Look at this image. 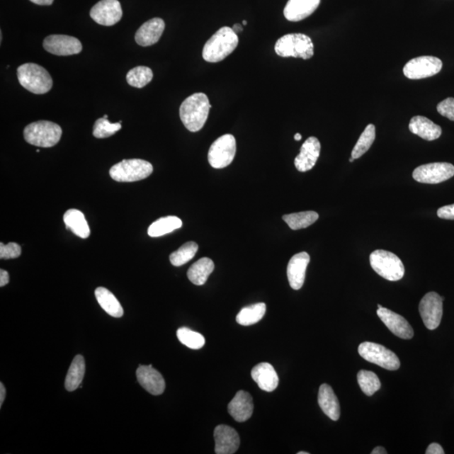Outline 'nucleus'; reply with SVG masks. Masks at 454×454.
I'll list each match as a JSON object with an SVG mask.
<instances>
[{
  "mask_svg": "<svg viewBox=\"0 0 454 454\" xmlns=\"http://www.w3.org/2000/svg\"><path fill=\"white\" fill-rule=\"evenodd\" d=\"M442 67L443 62L439 58L422 56L409 61L404 67L403 73L409 79H422L438 74Z\"/></svg>",
  "mask_w": 454,
  "mask_h": 454,
  "instance_id": "10",
  "label": "nucleus"
},
{
  "mask_svg": "<svg viewBox=\"0 0 454 454\" xmlns=\"http://www.w3.org/2000/svg\"><path fill=\"white\" fill-rule=\"evenodd\" d=\"M85 375V361L82 355H77L69 367L65 380V387L72 392L80 387Z\"/></svg>",
  "mask_w": 454,
  "mask_h": 454,
  "instance_id": "29",
  "label": "nucleus"
},
{
  "mask_svg": "<svg viewBox=\"0 0 454 454\" xmlns=\"http://www.w3.org/2000/svg\"><path fill=\"white\" fill-rule=\"evenodd\" d=\"M381 307H381V305H378V308H381Z\"/></svg>",
  "mask_w": 454,
  "mask_h": 454,
  "instance_id": "52",
  "label": "nucleus"
},
{
  "mask_svg": "<svg viewBox=\"0 0 454 454\" xmlns=\"http://www.w3.org/2000/svg\"><path fill=\"white\" fill-rule=\"evenodd\" d=\"M165 29V22L161 18H154L144 23L137 31L135 40L142 47H150L160 40Z\"/></svg>",
  "mask_w": 454,
  "mask_h": 454,
  "instance_id": "20",
  "label": "nucleus"
},
{
  "mask_svg": "<svg viewBox=\"0 0 454 454\" xmlns=\"http://www.w3.org/2000/svg\"><path fill=\"white\" fill-rule=\"evenodd\" d=\"M301 139H302V136L300 133H296L295 135V141H300Z\"/></svg>",
  "mask_w": 454,
  "mask_h": 454,
  "instance_id": "48",
  "label": "nucleus"
},
{
  "mask_svg": "<svg viewBox=\"0 0 454 454\" xmlns=\"http://www.w3.org/2000/svg\"><path fill=\"white\" fill-rule=\"evenodd\" d=\"M251 378L261 390L272 392L278 387V376L274 368L268 363H261L251 370Z\"/></svg>",
  "mask_w": 454,
  "mask_h": 454,
  "instance_id": "23",
  "label": "nucleus"
},
{
  "mask_svg": "<svg viewBox=\"0 0 454 454\" xmlns=\"http://www.w3.org/2000/svg\"><path fill=\"white\" fill-rule=\"evenodd\" d=\"M199 246L194 242H188L170 255V262L175 267H181L195 257Z\"/></svg>",
  "mask_w": 454,
  "mask_h": 454,
  "instance_id": "35",
  "label": "nucleus"
},
{
  "mask_svg": "<svg viewBox=\"0 0 454 454\" xmlns=\"http://www.w3.org/2000/svg\"><path fill=\"white\" fill-rule=\"evenodd\" d=\"M10 282V276L8 273L4 269L0 271V287L6 286Z\"/></svg>",
  "mask_w": 454,
  "mask_h": 454,
  "instance_id": "43",
  "label": "nucleus"
},
{
  "mask_svg": "<svg viewBox=\"0 0 454 454\" xmlns=\"http://www.w3.org/2000/svg\"><path fill=\"white\" fill-rule=\"evenodd\" d=\"M409 130L426 141L437 140L442 135V128L438 125L421 115L413 117L409 124Z\"/></svg>",
  "mask_w": 454,
  "mask_h": 454,
  "instance_id": "24",
  "label": "nucleus"
},
{
  "mask_svg": "<svg viewBox=\"0 0 454 454\" xmlns=\"http://www.w3.org/2000/svg\"><path fill=\"white\" fill-rule=\"evenodd\" d=\"M215 452L217 454H233L240 447V437L235 429L226 425H220L214 431Z\"/></svg>",
  "mask_w": 454,
  "mask_h": 454,
  "instance_id": "16",
  "label": "nucleus"
},
{
  "mask_svg": "<svg viewBox=\"0 0 454 454\" xmlns=\"http://www.w3.org/2000/svg\"><path fill=\"white\" fill-rule=\"evenodd\" d=\"M62 130L52 121L40 120L27 125L24 130L26 142L35 147H52L59 142Z\"/></svg>",
  "mask_w": 454,
  "mask_h": 454,
  "instance_id": "4",
  "label": "nucleus"
},
{
  "mask_svg": "<svg viewBox=\"0 0 454 454\" xmlns=\"http://www.w3.org/2000/svg\"><path fill=\"white\" fill-rule=\"evenodd\" d=\"M30 1L38 6H51L54 0H30Z\"/></svg>",
  "mask_w": 454,
  "mask_h": 454,
  "instance_id": "45",
  "label": "nucleus"
},
{
  "mask_svg": "<svg viewBox=\"0 0 454 454\" xmlns=\"http://www.w3.org/2000/svg\"><path fill=\"white\" fill-rule=\"evenodd\" d=\"M298 454H309L308 452H299Z\"/></svg>",
  "mask_w": 454,
  "mask_h": 454,
  "instance_id": "50",
  "label": "nucleus"
},
{
  "mask_svg": "<svg viewBox=\"0 0 454 454\" xmlns=\"http://www.w3.org/2000/svg\"><path fill=\"white\" fill-rule=\"evenodd\" d=\"M17 77L22 87L35 94L47 93L52 88L51 75L38 64H22L18 67Z\"/></svg>",
  "mask_w": 454,
  "mask_h": 454,
  "instance_id": "3",
  "label": "nucleus"
},
{
  "mask_svg": "<svg viewBox=\"0 0 454 454\" xmlns=\"http://www.w3.org/2000/svg\"><path fill=\"white\" fill-rule=\"evenodd\" d=\"M183 222L176 217H166L157 220L148 228V235L152 237H159L173 232L182 227Z\"/></svg>",
  "mask_w": 454,
  "mask_h": 454,
  "instance_id": "31",
  "label": "nucleus"
},
{
  "mask_svg": "<svg viewBox=\"0 0 454 454\" xmlns=\"http://www.w3.org/2000/svg\"><path fill=\"white\" fill-rule=\"evenodd\" d=\"M6 397V390L3 383L0 384V407L3 406Z\"/></svg>",
  "mask_w": 454,
  "mask_h": 454,
  "instance_id": "44",
  "label": "nucleus"
},
{
  "mask_svg": "<svg viewBox=\"0 0 454 454\" xmlns=\"http://www.w3.org/2000/svg\"><path fill=\"white\" fill-rule=\"evenodd\" d=\"M178 339L186 347L191 349H200L204 347L205 339L203 335L190 329L181 327L177 331Z\"/></svg>",
  "mask_w": 454,
  "mask_h": 454,
  "instance_id": "37",
  "label": "nucleus"
},
{
  "mask_svg": "<svg viewBox=\"0 0 454 454\" xmlns=\"http://www.w3.org/2000/svg\"><path fill=\"white\" fill-rule=\"evenodd\" d=\"M123 12L118 0H101L91 11V16L96 23L105 26L114 25L121 20Z\"/></svg>",
  "mask_w": 454,
  "mask_h": 454,
  "instance_id": "14",
  "label": "nucleus"
},
{
  "mask_svg": "<svg viewBox=\"0 0 454 454\" xmlns=\"http://www.w3.org/2000/svg\"><path fill=\"white\" fill-rule=\"evenodd\" d=\"M45 50L57 56H72L82 52L80 40L66 35H51L43 42Z\"/></svg>",
  "mask_w": 454,
  "mask_h": 454,
  "instance_id": "13",
  "label": "nucleus"
},
{
  "mask_svg": "<svg viewBox=\"0 0 454 454\" xmlns=\"http://www.w3.org/2000/svg\"><path fill=\"white\" fill-rule=\"evenodd\" d=\"M154 79V73L149 67L138 66L130 69L127 75V81L132 87L142 89Z\"/></svg>",
  "mask_w": 454,
  "mask_h": 454,
  "instance_id": "33",
  "label": "nucleus"
},
{
  "mask_svg": "<svg viewBox=\"0 0 454 454\" xmlns=\"http://www.w3.org/2000/svg\"><path fill=\"white\" fill-rule=\"evenodd\" d=\"M310 259V255L302 251L294 255L290 260L287 267V276L292 289L298 290L302 288Z\"/></svg>",
  "mask_w": 454,
  "mask_h": 454,
  "instance_id": "18",
  "label": "nucleus"
},
{
  "mask_svg": "<svg viewBox=\"0 0 454 454\" xmlns=\"http://www.w3.org/2000/svg\"><path fill=\"white\" fill-rule=\"evenodd\" d=\"M358 382L363 392L371 397L381 387L380 380L374 372L361 370L358 374Z\"/></svg>",
  "mask_w": 454,
  "mask_h": 454,
  "instance_id": "36",
  "label": "nucleus"
},
{
  "mask_svg": "<svg viewBox=\"0 0 454 454\" xmlns=\"http://www.w3.org/2000/svg\"><path fill=\"white\" fill-rule=\"evenodd\" d=\"M237 152L236 139L231 134L224 135L211 145L208 161L214 169H224L232 163Z\"/></svg>",
  "mask_w": 454,
  "mask_h": 454,
  "instance_id": "9",
  "label": "nucleus"
},
{
  "mask_svg": "<svg viewBox=\"0 0 454 454\" xmlns=\"http://www.w3.org/2000/svg\"><path fill=\"white\" fill-rule=\"evenodd\" d=\"M21 254V247L16 242H11L4 245L3 242L0 244V259H13L19 258Z\"/></svg>",
  "mask_w": 454,
  "mask_h": 454,
  "instance_id": "39",
  "label": "nucleus"
},
{
  "mask_svg": "<svg viewBox=\"0 0 454 454\" xmlns=\"http://www.w3.org/2000/svg\"><path fill=\"white\" fill-rule=\"evenodd\" d=\"M454 176V166L448 163H433L417 167L412 174L416 181L436 184Z\"/></svg>",
  "mask_w": 454,
  "mask_h": 454,
  "instance_id": "11",
  "label": "nucleus"
},
{
  "mask_svg": "<svg viewBox=\"0 0 454 454\" xmlns=\"http://www.w3.org/2000/svg\"><path fill=\"white\" fill-rule=\"evenodd\" d=\"M137 378L144 389L154 395H159L164 392L166 388L163 375L152 365H141L137 368Z\"/></svg>",
  "mask_w": 454,
  "mask_h": 454,
  "instance_id": "19",
  "label": "nucleus"
},
{
  "mask_svg": "<svg viewBox=\"0 0 454 454\" xmlns=\"http://www.w3.org/2000/svg\"><path fill=\"white\" fill-rule=\"evenodd\" d=\"M376 137L375 127L373 124L368 125L365 130L359 137L356 145L354 146L352 152V157L355 160L361 157L370 150L372 144L374 143Z\"/></svg>",
  "mask_w": 454,
  "mask_h": 454,
  "instance_id": "34",
  "label": "nucleus"
},
{
  "mask_svg": "<svg viewBox=\"0 0 454 454\" xmlns=\"http://www.w3.org/2000/svg\"><path fill=\"white\" fill-rule=\"evenodd\" d=\"M372 454H386L385 448L383 447H376L374 450L371 452Z\"/></svg>",
  "mask_w": 454,
  "mask_h": 454,
  "instance_id": "46",
  "label": "nucleus"
},
{
  "mask_svg": "<svg viewBox=\"0 0 454 454\" xmlns=\"http://www.w3.org/2000/svg\"><path fill=\"white\" fill-rule=\"evenodd\" d=\"M266 305L258 303L242 309L237 314V322L242 326H251L262 320L266 313Z\"/></svg>",
  "mask_w": 454,
  "mask_h": 454,
  "instance_id": "30",
  "label": "nucleus"
},
{
  "mask_svg": "<svg viewBox=\"0 0 454 454\" xmlns=\"http://www.w3.org/2000/svg\"><path fill=\"white\" fill-rule=\"evenodd\" d=\"M438 113L454 121V98H448L438 105Z\"/></svg>",
  "mask_w": 454,
  "mask_h": 454,
  "instance_id": "40",
  "label": "nucleus"
},
{
  "mask_svg": "<svg viewBox=\"0 0 454 454\" xmlns=\"http://www.w3.org/2000/svg\"><path fill=\"white\" fill-rule=\"evenodd\" d=\"M445 452L441 445L438 443H431L426 449V454H444Z\"/></svg>",
  "mask_w": 454,
  "mask_h": 454,
  "instance_id": "42",
  "label": "nucleus"
},
{
  "mask_svg": "<svg viewBox=\"0 0 454 454\" xmlns=\"http://www.w3.org/2000/svg\"><path fill=\"white\" fill-rule=\"evenodd\" d=\"M64 221L67 229H69L76 236L86 239L91 235V229L83 212L76 209L66 211Z\"/></svg>",
  "mask_w": 454,
  "mask_h": 454,
  "instance_id": "26",
  "label": "nucleus"
},
{
  "mask_svg": "<svg viewBox=\"0 0 454 454\" xmlns=\"http://www.w3.org/2000/svg\"><path fill=\"white\" fill-rule=\"evenodd\" d=\"M232 29H233L234 31H235V33L237 34L239 33H242V30H244V29H242V25L240 24L234 25Z\"/></svg>",
  "mask_w": 454,
  "mask_h": 454,
  "instance_id": "47",
  "label": "nucleus"
},
{
  "mask_svg": "<svg viewBox=\"0 0 454 454\" xmlns=\"http://www.w3.org/2000/svg\"><path fill=\"white\" fill-rule=\"evenodd\" d=\"M238 42L235 31L230 27H222L206 42L202 56L205 61L212 64L221 62L235 51Z\"/></svg>",
  "mask_w": 454,
  "mask_h": 454,
  "instance_id": "2",
  "label": "nucleus"
},
{
  "mask_svg": "<svg viewBox=\"0 0 454 454\" xmlns=\"http://www.w3.org/2000/svg\"><path fill=\"white\" fill-rule=\"evenodd\" d=\"M321 0H289L284 10L286 19L298 22L312 16L320 6Z\"/></svg>",
  "mask_w": 454,
  "mask_h": 454,
  "instance_id": "22",
  "label": "nucleus"
},
{
  "mask_svg": "<svg viewBox=\"0 0 454 454\" xmlns=\"http://www.w3.org/2000/svg\"><path fill=\"white\" fill-rule=\"evenodd\" d=\"M154 167L142 159H125L111 167L110 175L115 181L130 183L142 181L150 176Z\"/></svg>",
  "mask_w": 454,
  "mask_h": 454,
  "instance_id": "6",
  "label": "nucleus"
},
{
  "mask_svg": "<svg viewBox=\"0 0 454 454\" xmlns=\"http://www.w3.org/2000/svg\"><path fill=\"white\" fill-rule=\"evenodd\" d=\"M373 269L389 281L402 280L404 274L402 261L397 255L385 250L373 251L370 257Z\"/></svg>",
  "mask_w": 454,
  "mask_h": 454,
  "instance_id": "7",
  "label": "nucleus"
},
{
  "mask_svg": "<svg viewBox=\"0 0 454 454\" xmlns=\"http://www.w3.org/2000/svg\"><path fill=\"white\" fill-rule=\"evenodd\" d=\"M318 403L323 412L332 421H338L340 417V404L338 397L330 385L323 384L319 389Z\"/></svg>",
  "mask_w": 454,
  "mask_h": 454,
  "instance_id": "25",
  "label": "nucleus"
},
{
  "mask_svg": "<svg viewBox=\"0 0 454 454\" xmlns=\"http://www.w3.org/2000/svg\"><path fill=\"white\" fill-rule=\"evenodd\" d=\"M121 129V124L111 123L106 115L103 118L98 119L94 123L93 135L94 137L102 139L113 136Z\"/></svg>",
  "mask_w": 454,
  "mask_h": 454,
  "instance_id": "38",
  "label": "nucleus"
},
{
  "mask_svg": "<svg viewBox=\"0 0 454 454\" xmlns=\"http://www.w3.org/2000/svg\"><path fill=\"white\" fill-rule=\"evenodd\" d=\"M213 261L208 258L198 260L188 271V278L195 285H203L214 271Z\"/></svg>",
  "mask_w": 454,
  "mask_h": 454,
  "instance_id": "28",
  "label": "nucleus"
},
{
  "mask_svg": "<svg viewBox=\"0 0 454 454\" xmlns=\"http://www.w3.org/2000/svg\"><path fill=\"white\" fill-rule=\"evenodd\" d=\"M242 24H244V25H246L247 24V22H246V21H244V22H242Z\"/></svg>",
  "mask_w": 454,
  "mask_h": 454,
  "instance_id": "51",
  "label": "nucleus"
},
{
  "mask_svg": "<svg viewBox=\"0 0 454 454\" xmlns=\"http://www.w3.org/2000/svg\"><path fill=\"white\" fill-rule=\"evenodd\" d=\"M358 353L368 362L377 364L387 370H397L401 366L397 354L380 344L364 341L359 345Z\"/></svg>",
  "mask_w": 454,
  "mask_h": 454,
  "instance_id": "8",
  "label": "nucleus"
},
{
  "mask_svg": "<svg viewBox=\"0 0 454 454\" xmlns=\"http://www.w3.org/2000/svg\"><path fill=\"white\" fill-rule=\"evenodd\" d=\"M321 154V143L314 137H309L300 148V154L295 157V165L300 172H307L313 169Z\"/></svg>",
  "mask_w": 454,
  "mask_h": 454,
  "instance_id": "17",
  "label": "nucleus"
},
{
  "mask_svg": "<svg viewBox=\"0 0 454 454\" xmlns=\"http://www.w3.org/2000/svg\"><path fill=\"white\" fill-rule=\"evenodd\" d=\"M438 217L444 220H454V204L440 208L438 210Z\"/></svg>",
  "mask_w": 454,
  "mask_h": 454,
  "instance_id": "41",
  "label": "nucleus"
},
{
  "mask_svg": "<svg viewBox=\"0 0 454 454\" xmlns=\"http://www.w3.org/2000/svg\"><path fill=\"white\" fill-rule=\"evenodd\" d=\"M377 314L389 330L398 338L412 339L414 336L410 323L399 314L384 307L378 308Z\"/></svg>",
  "mask_w": 454,
  "mask_h": 454,
  "instance_id": "15",
  "label": "nucleus"
},
{
  "mask_svg": "<svg viewBox=\"0 0 454 454\" xmlns=\"http://www.w3.org/2000/svg\"><path fill=\"white\" fill-rule=\"evenodd\" d=\"M96 297L101 308L110 316L120 318L123 316V307L115 296L104 287H98L96 290Z\"/></svg>",
  "mask_w": 454,
  "mask_h": 454,
  "instance_id": "27",
  "label": "nucleus"
},
{
  "mask_svg": "<svg viewBox=\"0 0 454 454\" xmlns=\"http://www.w3.org/2000/svg\"><path fill=\"white\" fill-rule=\"evenodd\" d=\"M211 106L204 93H195L188 97L179 108L182 123L191 132H199L208 119Z\"/></svg>",
  "mask_w": 454,
  "mask_h": 454,
  "instance_id": "1",
  "label": "nucleus"
},
{
  "mask_svg": "<svg viewBox=\"0 0 454 454\" xmlns=\"http://www.w3.org/2000/svg\"><path fill=\"white\" fill-rule=\"evenodd\" d=\"M319 218V215L314 211H304V212L285 215L283 220L289 225L292 230H300L312 226Z\"/></svg>",
  "mask_w": 454,
  "mask_h": 454,
  "instance_id": "32",
  "label": "nucleus"
},
{
  "mask_svg": "<svg viewBox=\"0 0 454 454\" xmlns=\"http://www.w3.org/2000/svg\"><path fill=\"white\" fill-rule=\"evenodd\" d=\"M274 50L277 55L282 57H292L308 60L314 55V44L307 35L287 34L277 40Z\"/></svg>",
  "mask_w": 454,
  "mask_h": 454,
  "instance_id": "5",
  "label": "nucleus"
},
{
  "mask_svg": "<svg viewBox=\"0 0 454 454\" xmlns=\"http://www.w3.org/2000/svg\"><path fill=\"white\" fill-rule=\"evenodd\" d=\"M441 297L436 292H430L421 299L419 305V312L422 321L429 330H435L441 323L443 307Z\"/></svg>",
  "mask_w": 454,
  "mask_h": 454,
  "instance_id": "12",
  "label": "nucleus"
},
{
  "mask_svg": "<svg viewBox=\"0 0 454 454\" xmlns=\"http://www.w3.org/2000/svg\"><path fill=\"white\" fill-rule=\"evenodd\" d=\"M254 402L249 393L246 391H238L235 397L228 404V412L238 422H244L249 419L254 413Z\"/></svg>",
  "mask_w": 454,
  "mask_h": 454,
  "instance_id": "21",
  "label": "nucleus"
},
{
  "mask_svg": "<svg viewBox=\"0 0 454 454\" xmlns=\"http://www.w3.org/2000/svg\"><path fill=\"white\" fill-rule=\"evenodd\" d=\"M354 160H355V159H353V157H351V159H349V161H350V163H353V161Z\"/></svg>",
  "mask_w": 454,
  "mask_h": 454,
  "instance_id": "49",
  "label": "nucleus"
}]
</instances>
